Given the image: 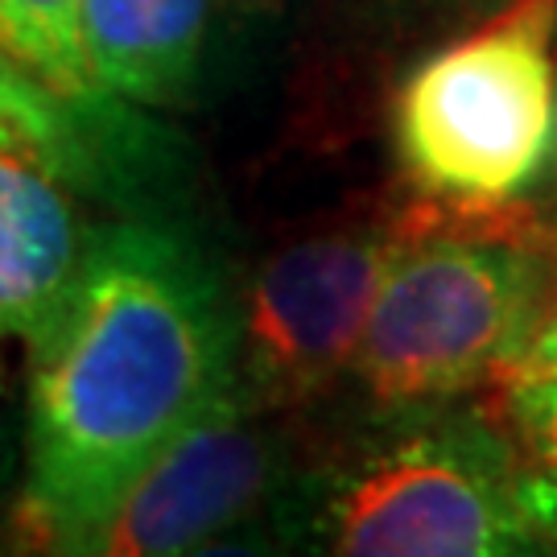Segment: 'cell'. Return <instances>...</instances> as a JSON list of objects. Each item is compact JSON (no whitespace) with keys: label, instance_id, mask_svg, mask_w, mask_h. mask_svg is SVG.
I'll use <instances>...</instances> for the list:
<instances>
[{"label":"cell","instance_id":"cell-1","mask_svg":"<svg viewBox=\"0 0 557 557\" xmlns=\"http://www.w3.org/2000/svg\"><path fill=\"white\" fill-rule=\"evenodd\" d=\"M236 380V298L174 220L96 223L29 338L25 537L75 554L124 487Z\"/></svg>","mask_w":557,"mask_h":557},{"label":"cell","instance_id":"cell-2","mask_svg":"<svg viewBox=\"0 0 557 557\" xmlns=\"http://www.w3.org/2000/svg\"><path fill=\"white\" fill-rule=\"evenodd\" d=\"M400 215L393 257L351 380L376 413L446 405L504 380L520 363L557 294L549 244L504 202Z\"/></svg>","mask_w":557,"mask_h":557},{"label":"cell","instance_id":"cell-3","mask_svg":"<svg viewBox=\"0 0 557 557\" xmlns=\"http://www.w3.org/2000/svg\"><path fill=\"white\" fill-rule=\"evenodd\" d=\"M277 517L343 557L537 554L504 421L458 400L376 413V425L289 487Z\"/></svg>","mask_w":557,"mask_h":557},{"label":"cell","instance_id":"cell-4","mask_svg":"<svg viewBox=\"0 0 557 557\" xmlns=\"http://www.w3.org/2000/svg\"><path fill=\"white\" fill-rule=\"evenodd\" d=\"M554 38L557 0H517L405 75L393 133L425 199L496 207L541 178L557 116Z\"/></svg>","mask_w":557,"mask_h":557},{"label":"cell","instance_id":"cell-5","mask_svg":"<svg viewBox=\"0 0 557 557\" xmlns=\"http://www.w3.org/2000/svg\"><path fill=\"white\" fill-rule=\"evenodd\" d=\"M400 220L306 236L264 257L236 298V384L269 413L322 400L351 376Z\"/></svg>","mask_w":557,"mask_h":557},{"label":"cell","instance_id":"cell-6","mask_svg":"<svg viewBox=\"0 0 557 557\" xmlns=\"http://www.w3.org/2000/svg\"><path fill=\"white\" fill-rule=\"evenodd\" d=\"M289 492V458L273 413L244 397L236 380L207 413L170 442L75 554H190L227 537Z\"/></svg>","mask_w":557,"mask_h":557},{"label":"cell","instance_id":"cell-7","mask_svg":"<svg viewBox=\"0 0 557 557\" xmlns=\"http://www.w3.org/2000/svg\"><path fill=\"white\" fill-rule=\"evenodd\" d=\"M149 112L108 87H59L0 54V137L41 161L75 199L116 207L128 220H174L170 207L190 190V153Z\"/></svg>","mask_w":557,"mask_h":557},{"label":"cell","instance_id":"cell-8","mask_svg":"<svg viewBox=\"0 0 557 557\" xmlns=\"http://www.w3.org/2000/svg\"><path fill=\"white\" fill-rule=\"evenodd\" d=\"M91 236L75 195L0 137V338L38 335L79 277Z\"/></svg>","mask_w":557,"mask_h":557},{"label":"cell","instance_id":"cell-9","mask_svg":"<svg viewBox=\"0 0 557 557\" xmlns=\"http://www.w3.org/2000/svg\"><path fill=\"white\" fill-rule=\"evenodd\" d=\"M220 0H79L83 50L100 87L140 108L195 91Z\"/></svg>","mask_w":557,"mask_h":557},{"label":"cell","instance_id":"cell-10","mask_svg":"<svg viewBox=\"0 0 557 557\" xmlns=\"http://www.w3.org/2000/svg\"><path fill=\"white\" fill-rule=\"evenodd\" d=\"M499 421L520 458V504L541 549L557 545V376H504Z\"/></svg>","mask_w":557,"mask_h":557},{"label":"cell","instance_id":"cell-11","mask_svg":"<svg viewBox=\"0 0 557 557\" xmlns=\"http://www.w3.org/2000/svg\"><path fill=\"white\" fill-rule=\"evenodd\" d=\"M0 54L59 87H100L83 50L79 0H0Z\"/></svg>","mask_w":557,"mask_h":557},{"label":"cell","instance_id":"cell-12","mask_svg":"<svg viewBox=\"0 0 557 557\" xmlns=\"http://www.w3.org/2000/svg\"><path fill=\"white\" fill-rule=\"evenodd\" d=\"M294 4L298 0H220V13L232 17L239 34L260 38V34H273L277 25H285L289 13H294Z\"/></svg>","mask_w":557,"mask_h":557},{"label":"cell","instance_id":"cell-13","mask_svg":"<svg viewBox=\"0 0 557 557\" xmlns=\"http://www.w3.org/2000/svg\"><path fill=\"white\" fill-rule=\"evenodd\" d=\"M508 376H557V294H554V301H549L541 326L533 331V338H529L520 363Z\"/></svg>","mask_w":557,"mask_h":557},{"label":"cell","instance_id":"cell-14","mask_svg":"<svg viewBox=\"0 0 557 557\" xmlns=\"http://www.w3.org/2000/svg\"><path fill=\"white\" fill-rule=\"evenodd\" d=\"M549 178L557 182V116H554V149H549Z\"/></svg>","mask_w":557,"mask_h":557},{"label":"cell","instance_id":"cell-15","mask_svg":"<svg viewBox=\"0 0 557 557\" xmlns=\"http://www.w3.org/2000/svg\"><path fill=\"white\" fill-rule=\"evenodd\" d=\"M455 4H483V0H455Z\"/></svg>","mask_w":557,"mask_h":557}]
</instances>
